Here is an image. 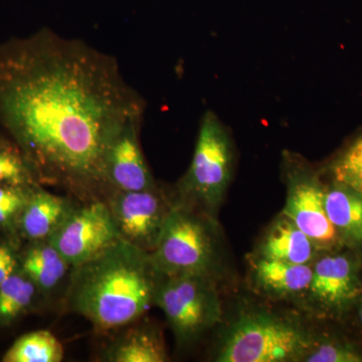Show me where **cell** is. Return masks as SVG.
<instances>
[{
	"mask_svg": "<svg viewBox=\"0 0 362 362\" xmlns=\"http://www.w3.org/2000/svg\"><path fill=\"white\" fill-rule=\"evenodd\" d=\"M144 111L116 59L83 40L42 28L0 44V124L39 182L105 201L108 150Z\"/></svg>",
	"mask_w": 362,
	"mask_h": 362,
	"instance_id": "6da1fadb",
	"label": "cell"
},
{
	"mask_svg": "<svg viewBox=\"0 0 362 362\" xmlns=\"http://www.w3.org/2000/svg\"><path fill=\"white\" fill-rule=\"evenodd\" d=\"M163 278L150 252L120 239L71 268L68 304L95 329H119L139 320L156 305Z\"/></svg>",
	"mask_w": 362,
	"mask_h": 362,
	"instance_id": "7a4b0ae2",
	"label": "cell"
},
{
	"mask_svg": "<svg viewBox=\"0 0 362 362\" xmlns=\"http://www.w3.org/2000/svg\"><path fill=\"white\" fill-rule=\"evenodd\" d=\"M150 255L157 270L165 277H214L218 268V243L213 218L175 197L156 249Z\"/></svg>",
	"mask_w": 362,
	"mask_h": 362,
	"instance_id": "3957f363",
	"label": "cell"
},
{
	"mask_svg": "<svg viewBox=\"0 0 362 362\" xmlns=\"http://www.w3.org/2000/svg\"><path fill=\"white\" fill-rule=\"evenodd\" d=\"M312 345L308 332L289 319L268 312H247L230 325L216 361H302Z\"/></svg>",
	"mask_w": 362,
	"mask_h": 362,
	"instance_id": "277c9868",
	"label": "cell"
},
{
	"mask_svg": "<svg viewBox=\"0 0 362 362\" xmlns=\"http://www.w3.org/2000/svg\"><path fill=\"white\" fill-rule=\"evenodd\" d=\"M233 169L232 139L216 114L206 112L192 163L178 182L176 197L213 218L232 180Z\"/></svg>",
	"mask_w": 362,
	"mask_h": 362,
	"instance_id": "5b68a950",
	"label": "cell"
},
{
	"mask_svg": "<svg viewBox=\"0 0 362 362\" xmlns=\"http://www.w3.org/2000/svg\"><path fill=\"white\" fill-rule=\"evenodd\" d=\"M214 277L180 275L165 277L159 285L156 305L163 311L181 344L201 338L220 322L221 304Z\"/></svg>",
	"mask_w": 362,
	"mask_h": 362,
	"instance_id": "8992f818",
	"label": "cell"
},
{
	"mask_svg": "<svg viewBox=\"0 0 362 362\" xmlns=\"http://www.w3.org/2000/svg\"><path fill=\"white\" fill-rule=\"evenodd\" d=\"M120 239L108 204L104 199H94L76 206L49 242L74 268L101 254Z\"/></svg>",
	"mask_w": 362,
	"mask_h": 362,
	"instance_id": "52a82bcc",
	"label": "cell"
},
{
	"mask_svg": "<svg viewBox=\"0 0 362 362\" xmlns=\"http://www.w3.org/2000/svg\"><path fill=\"white\" fill-rule=\"evenodd\" d=\"M105 202L108 204L121 239L143 251L152 252L175 199L169 197L157 185L139 192L113 189Z\"/></svg>",
	"mask_w": 362,
	"mask_h": 362,
	"instance_id": "ba28073f",
	"label": "cell"
},
{
	"mask_svg": "<svg viewBox=\"0 0 362 362\" xmlns=\"http://www.w3.org/2000/svg\"><path fill=\"white\" fill-rule=\"evenodd\" d=\"M325 189L305 168H296L289 175L287 201L283 216L289 218L317 247L334 242L337 232L324 206Z\"/></svg>",
	"mask_w": 362,
	"mask_h": 362,
	"instance_id": "9c48e42d",
	"label": "cell"
},
{
	"mask_svg": "<svg viewBox=\"0 0 362 362\" xmlns=\"http://www.w3.org/2000/svg\"><path fill=\"white\" fill-rule=\"evenodd\" d=\"M141 123L134 121L125 126L108 150L105 178L111 190L139 192L157 187L140 144Z\"/></svg>",
	"mask_w": 362,
	"mask_h": 362,
	"instance_id": "30bf717a",
	"label": "cell"
},
{
	"mask_svg": "<svg viewBox=\"0 0 362 362\" xmlns=\"http://www.w3.org/2000/svg\"><path fill=\"white\" fill-rule=\"evenodd\" d=\"M308 294L325 308H339L356 295L357 279L354 264L345 256H326L312 267Z\"/></svg>",
	"mask_w": 362,
	"mask_h": 362,
	"instance_id": "8fae6325",
	"label": "cell"
},
{
	"mask_svg": "<svg viewBox=\"0 0 362 362\" xmlns=\"http://www.w3.org/2000/svg\"><path fill=\"white\" fill-rule=\"evenodd\" d=\"M75 207L68 197L52 194L37 185L21 211L23 232L28 239L37 242L49 240Z\"/></svg>",
	"mask_w": 362,
	"mask_h": 362,
	"instance_id": "7c38bea8",
	"label": "cell"
},
{
	"mask_svg": "<svg viewBox=\"0 0 362 362\" xmlns=\"http://www.w3.org/2000/svg\"><path fill=\"white\" fill-rule=\"evenodd\" d=\"M105 350L103 361L110 362H164L168 361L163 338L148 323L128 324Z\"/></svg>",
	"mask_w": 362,
	"mask_h": 362,
	"instance_id": "4fadbf2b",
	"label": "cell"
},
{
	"mask_svg": "<svg viewBox=\"0 0 362 362\" xmlns=\"http://www.w3.org/2000/svg\"><path fill=\"white\" fill-rule=\"evenodd\" d=\"M312 275L313 269L309 264L300 265L259 257L254 265L259 289L274 297H294L308 292Z\"/></svg>",
	"mask_w": 362,
	"mask_h": 362,
	"instance_id": "5bb4252c",
	"label": "cell"
},
{
	"mask_svg": "<svg viewBox=\"0 0 362 362\" xmlns=\"http://www.w3.org/2000/svg\"><path fill=\"white\" fill-rule=\"evenodd\" d=\"M316 249L315 244L283 216L266 233L259 247V257L306 265L315 257Z\"/></svg>",
	"mask_w": 362,
	"mask_h": 362,
	"instance_id": "9a60e30c",
	"label": "cell"
},
{
	"mask_svg": "<svg viewBox=\"0 0 362 362\" xmlns=\"http://www.w3.org/2000/svg\"><path fill=\"white\" fill-rule=\"evenodd\" d=\"M324 206L337 232L354 242L362 240V195L337 182L325 189Z\"/></svg>",
	"mask_w": 362,
	"mask_h": 362,
	"instance_id": "2e32d148",
	"label": "cell"
},
{
	"mask_svg": "<svg viewBox=\"0 0 362 362\" xmlns=\"http://www.w3.org/2000/svg\"><path fill=\"white\" fill-rule=\"evenodd\" d=\"M71 267L49 240L32 247L23 261V273L45 291L54 289Z\"/></svg>",
	"mask_w": 362,
	"mask_h": 362,
	"instance_id": "e0dca14e",
	"label": "cell"
},
{
	"mask_svg": "<svg viewBox=\"0 0 362 362\" xmlns=\"http://www.w3.org/2000/svg\"><path fill=\"white\" fill-rule=\"evenodd\" d=\"M63 344L47 330L33 331L18 338L7 350L4 362H61Z\"/></svg>",
	"mask_w": 362,
	"mask_h": 362,
	"instance_id": "ac0fdd59",
	"label": "cell"
},
{
	"mask_svg": "<svg viewBox=\"0 0 362 362\" xmlns=\"http://www.w3.org/2000/svg\"><path fill=\"white\" fill-rule=\"evenodd\" d=\"M39 183L32 165L18 145L0 138V185L33 188Z\"/></svg>",
	"mask_w": 362,
	"mask_h": 362,
	"instance_id": "d6986e66",
	"label": "cell"
},
{
	"mask_svg": "<svg viewBox=\"0 0 362 362\" xmlns=\"http://www.w3.org/2000/svg\"><path fill=\"white\" fill-rule=\"evenodd\" d=\"M35 283L23 273H14L0 284V321L13 320L32 304Z\"/></svg>",
	"mask_w": 362,
	"mask_h": 362,
	"instance_id": "ffe728a7",
	"label": "cell"
},
{
	"mask_svg": "<svg viewBox=\"0 0 362 362\" xmlns=\"http://www.w3.org/2000/svg\"><path fill=\"white\" fill-rule=\"evenodd\" d=\"M333 175L338 183L362 195V136L335 162Z\"/></svg>",
	"mask_w": 362,
	"mask_h": 362,
	"instance_id": "44dd1931",
	"label": "cell"
},
{
	"mask_svg": "<svg viewBox=\"0 0 362 362\" xmlns=\"http://www.w3.org/2000/svg\"><path fill=\"white\" fill-rule=\"evenodd\" d=\"M302 361L307 362H361L362 356L356 350L335 343L312 345Z\"/></svg>",
	"mask_w": 362,
	"mask_h": 362,
	"instance_id": "7402d4cb",
	"label": "cell"
},
{
	"mask_svg": "<svg viewBox=\"0 0 362 362\" xmlns=\"http://www.w3.org/2000/svg\"><path fill=\"white\" fill-rule=\"evenodd\" d=\"M33 188L0 185V223H6L21 213Z\"/></svg>",
	"mask_w": 362,
	"mask_h": 362,
	"instance_id": "603a6c76",
	"label": "cell"
},
{
	"mask_svg": "<svg viewBox=\"0 0 362 362\" xmlns=\"http://www.w3.org/2000/svg\"><path fill=\"white\" fill-rule=\"evenodd\" d=\"M18 261L13 251L6 246H0V284L16 273Z\"/></svg>",
	"mask_w": 362,
	"mask_h": 362,
	"instance_id": "cb8c5ba5",
	"label": "cell"
},
{
	"mask_svg": "<svg viewBox=\"0 0 362 362\" xmlns=\"http://www.w3.org/2000/svg\"><path fill=\"white\" fill-rule=\"evenodd\" d=\"M359 319H361V322L362 324V303L361 308H359Z\"/></svg>",
	"mask_w": 362,
	"mask_h": 362,
	"instance_id": "d4e9b609",
	"label": "cell"
}]
</instances>
